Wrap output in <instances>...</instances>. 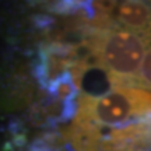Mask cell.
<instances>
[{"instance_id":"cell-4","label":"cell","mask_w":151,"mask_h":151,"mask_svg":"<svg viewBox=\"0 0 151 151\" xmlns=\"http://www.w3.org/2000/svg\"><path fill=\"white\" fill-rule=\"evenodd\" d=\"M136 86H140L143 90L151 91V39L150 45L146 50V55H144V59L141 62L139 76L136 80Z\"/></svg>"},{"instance_id":"cell-3","label":"cell","mask_w":151,"mask_h":151,"mask_svg":"<svg viewBox=\"0 0 151 151\" xmlns=\"http://www.w3.org/2000/svg\"><path fill=\"white\" fill-rule=\"evenodd\" d=\"M106 10L123 28L151 38V6L143 1H122Z\"/></svg>"},{"instance_id":"cell-2","label":"cell","mask_w":151,"mask_h":151,"mask_svg":"<svg viewBox=\"0 0 151 151\" xmlns=\"http://www.w3.org/2000/svg\"><path fill=\"white\" fill-rule=\"evenodd\" d=\"M146 113H151V91L143 88H116L99 97L84 95L80 99L76 122L92 126H115Z\"/></svg>"},{"instance_id":"cell-1","label":"cell","mask_w":151,"mask_h":151,"mask_svg":"<svg viewBox=\"0 0 151 151\" xmlns=\"http://www.w3.org/2000/svg\"><path fill=\"white\" fill-rule=\"evenodd\" d=\"M150 39L123 27H98L91 39L92 53L112 84L124 88V84H136Z\"/></svg>"}]
</instances>
